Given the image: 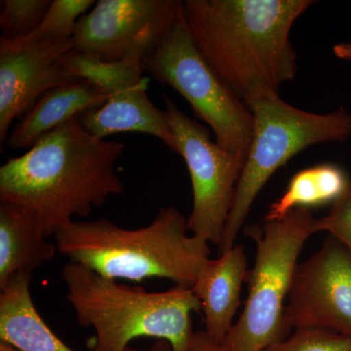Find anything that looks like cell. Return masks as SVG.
<instances>
[{
    "label": "cell",
    "instance_id": "obj_1",
    "mask_svg": "<svg viewBox=\"0 0 351 351\" xmlns=\"http://www.w3.org/2000/svg\"><path fill=\"white\" fill-rule=\"evenodd\" d=\"M124 149L122 143L95 137L73 117L0 167V201L29 210L46 237H54L75 217L124 193L115 172Z\"/></svg>",
    "mask_w": 351,
    "mask_h": 351
},
{
    "label": "cell",
    "instance_id": "obj_2",
    "mask_svg": "<svg viewBox=\"0 0 351 351\" xmlns=\"http://www.w3.org/2000/svg\"><path fill=\"white\" fill-rule=\"evenodd\" d=\"M313 0H186L182 17L201 54L245 101L297 75L290 32Z\"/></svg>",
    "mask_w": 351,
    "mask_h": 351
},
{
    "label": "cell",
    "instance_id": "obj_3",
    "mask_svg": "<svg viewBox=\"0 0 351 351\" xmlns=\"http://www.w3.org/2000/svg\"><path fill=\"white\" fill-rule=\"evenodd\" d=\"M188 219L163 207L149 225L128 230L108 219L73 221L54 235L58 253L113 280L169 279L193 289L211 255L209 243L189 234Z\"/></svg>",
    "mask_w": 351,
    "mask_h": 351
},
{
    "label": "cell",
    "instance_id": "obj_4",
    "mask_svg": "<svg viewBox=\"0 0 351 351\" xmlns=\"http://www.w3.org/2000/svg\"><path fill=\"white\" fill-rule=\"evenodd\" d=\"M62 279L76 320L94 329L89 351H126L141 337L168 341L173 351H189L195 335L191 315L202 311L193 289L176 285L149 292L73 262L64 265Z\"/></svg>",
    "mask_w": 351,
    "mask_h": 351
},
{
    "label": "cell",
    "instance_id": "obj_5",
    "mask_svg": "<svg viewBox=\"0 0 351 351\" xmlns=\"http://www.w3.org/2000/svg\"><path fill=\"white\" fill-rule=\"evenodd\" d=\"M244 103L253 115V138L235 188L219 254L234 246L252 205L277 170L311 145L343 142L351 136V113L343 108L325 114L308 112L272 91L258 92Z\"/></svg>",
    "mask_w": 351,
    "mask_h": 351
},
{
    "label": "cell",
    "instance_id": "obj_6",
    "mask_svg": "<svg viewBox=\"0 0 351 351\" xmlns=\"http://www.w3.org/2000/svg\"><path fill=\"white\" fill-rule=\"evenodd\" d=\"M248 232L257 243L255 263L245 281L243 311L221 343L225 351H263L291 334L284 320L291 281L304 245L319 232L318 219L306 208Z\"/></svg>",
    "mask_w": 351,
    "mask_h": 351
},
{
    "label": "cell",
    "instance_id": "obj_7",
    "mask_svg": "<svg viewBox=\"0 0 351 351\" xmlns=\"http://www.w3.org/2000/svg\"><path fill=\"white\" fill-rule=\"evenodd\" d=\"M142 68L157 82L181 94L196 117L213 130L216 143L243 167L253 138V115L201 54L182 13L143 57Z\"/></svg>",
    "mask_w": 351,
    "mask_h": 351
},
{
    "label": "cell",
    "instance_id": "obj_8",
    "mask_svg": "<svg viewBox=\"0 0 351 351\" xmlns=\"http://www.w3.org/2000/svg\"><path fill=\"white\" fill-rule=\"evenodd\" d=\"M163 101L164 117L188 166L193 186L189 230L219 248L243 167L218 143L212 142L209 129L182 112L169 97L164 96Z\"/></svg>",
    "mask_w": 351,
    "mask_h": 351
},
{
    "label": "cell",
    "instance_id": "obj_9",
    "mask_svg": "<svg viewBox=\"0 0 351 351\" xmlns=\"http://www.w3.org/2000/svg\"><path fill=\"white\" fill-rule=\"evenodd\" d=\"M181 0H99L80 18L73 50L105 62L144 57L181 17Z\"/></svg>",
    "mask_w": 351,
    "mask_h": 351
},
{
    "label": "cell",
    "instance_id": "obj_10",
    "mask_svg": "<svg viewBox=\"0 0 351 351\" xmlns=\"http://www.w3.org/2000/svg\"><path fill=\"white\" fill-rule=\"evenodd\" d=\"M284 320L290 331L320 328L351 338V252L329 235L295 267Z\"/></svg>",
    "mask_w": 351,
    "mask_h": 351
},
{
    "label": "cell",
    "instance_id": "obj_11",
    "mask_svg": "<svg viewBox=\"0 0 351 351\" xmlns=\"http://www.w3.org/2000/svg\"><path fill=\"white\" fill-rule=\"evenodd\" d=\"M71 50L73 38H0V142L5 144L15 120L46 92L80 82L63 66L64 55Z\"/></svg>",
    "mask_w": 351,
    "mask_h": 351
},
{
    "label": "cell",
    "instance_id": "obj_12",
    "mask_svg": "<svg viewBox=\"0 0 351 351\" xmlns=\"http://www.w3.org/2000/svg\"><path fill=\"white\" fill-rule=\"evenodd\" d=\"M247 274L242 245H234L215 260L208 258L199 270L193 291L202 306L204 331L217 343H223L232 330Z\"/></svg>",
    "mask_w": 351,
    "mask_h": 351
},
{
    "label": "cell",
    "instance_id": "obj_13",
    "mask_svg": "<svg viewBox=\"0 0 351 351\" xmlns=\"http://www.w3.org/2000/svg\"><path fill=\"white\" fill-rule=\"evenodd\" d=\"M147 82L110 94L100 107L78 117L84 128L99 138L126 132L149 134L160 140L171 152L179 154L177 140L170 130L163 110L154 107L147 96Z\"/></svg>",
    "mask_w": 351,
    "mask_h": 351
},
{
    "label": "cell",
    "instance_id": "obj_14",
    "mask_svg": "<svg viewBox=\"0 0 351 351\" xmlns=\"http://www.w3.org/2000/svg\"><path fill=\"white\" fill-rule=\"evenodd\" d=\"M108 96L86 80L53 88L15 122L5 144L12 149H29L39 138L82 113L100 107Z\"/></svg>",
    "mask_w": 351,
    "mask_h": 351
},
{
    "label": "cell",
    "instance_id": "obj_15",
    "mask_svg": "<svg viewBox=\"0 0 351 351\" xmlns=\"http://www.w3.org/2000/svg\"><path fill=\"white\" fill-rule=\"evenodd\" d=\"M32 274L19 272L0 288V341L20 351H75L38 313L31 294Z\"/></svg>",
    "mask_w": 351,
    "mask_h": 351
},
{
    "label": "cell",
    "instance_id": "obj_16",
    "mask_svg": "<svg viewBox=\"0 0 351 351\" xmlns=\"http://www.w3.org/2000/svg\"><path fill=\"white\" fill-rule=\"evenodd\" d=\"M36 215L13 203L0 201V288L15 274L31 271L56 256Z\"/></svg>",
    "mask_w": 351,
    "mask_h": 351
},
{
    "label": "cell",
    "instance_id": "obj_17",
    "mask_svg": "<svg viewBox=\"0 0 351 351\" xmlns=\"http://www.w3.org/2000/svg\"><path fill=\"white\" fill-rule=\"evenodd\" d=\"M350 186L346 171L335 164H321L299 171L283 195L270 205L265 221H280L299 208L332 204Z\"/></svg>",
    "mask_w": 351,
    "mask_h": 351
},
{
    "label": "cell",
    "instance_id": "obj_18",
    "mask_svg": "<svg viewBox=\"0 0 351 351\" xmlns=\"http://www.w3.org/2000/svg\"><path fill=\"white\" fill-rule=\"evenodd\" d=\"M142 59L134 56L119 62H105L71 50L64 55L63 66L69 76L92 83L108 97L145 82L147 77H143Z\"/></svg>",
    "mask_w": 351,
    "mask_h": 351
},
{
    "label": "cell",
    "instance_id": "obj_19",
    "mask_svg": "<svg viewBox=\"0 0 351 351\" xmlns=\"http://www.w3.org/2000/svg\"><path fill=\"white\" fill-rule=\"evenodd\" d=\"M52 0H4L1 1V38H22L29 36L43 22Z\"/></svg>",
    "mask_w": 351,
    "mask_h": 351
},
{
    "label": "cell",
    "instance_id": "obj_20",
    "mask_svg": "<svg viewBox=\"0 0 351 351\" xmlns=\"http://www.w3.org/2000/svg\"><path fill=\"white\" fill-rule=\"evenodd\" d=\"M95 4L94 0H52L43 22L29 36L46 39L73 38L80 18Z\"/></svg>",
    "mask_w": 351,
    "mask_h": 351
},
{
    "label": "cell",
    "instance_id": "obj_21",
    "mask_svg": "<svg viewBox=\"0 0 351 351\" xmlns=\"http://www.w3.org/2000/svg\"><path fill=\"white\" fill-rule=\"evenodd\" d=\"M263 351H351V338L320 328H297Z\"/></svg>",
    "mask_w": 351,
    "mask_h": 351
},
{
    "label": "cell",
    "instance_id": "obj_22",
    "mask_svg": "<svg viewBox=\"0 0 351 351\" xmlns=\"http://www.w3.org/2000/svg\"><path fill=\"white\" fill-rule=\"evenodd\" d=\"M318 232H326L351 252V186L332 203L329 213L318 219Z\"/></svg>",
    "mask_w": 351,
    "mask_h": 351
},
{
    "label": "cell",
    "instance_id": "obj_23",
    "mask_svg": "<svg viewBox=\"0 0 351 351\" xmlns=\"http://www.w3.org/2000/svg\"><path fill=\"white\" fill-rule=\"evenodd\" d=\"M126 351H141L138 348L129 346ZM147 351H173L172 346L168 341H157ZM189 351H225L221 343H217L213 339L210 338L205 331L195 332L193 341H191Z\"/></svg>",
    "mask_w": 351,
    "mask_h": 351
},
{
    "label": "cell",
    "instance_id": "obj_24",
    "mask_svg": "<svg viewBox=\"0 0 351 351\" xmlns=\"http://www.w3.org/2000/svg\"><path fill=\"white\" fill-rule=\"evenodd\" d=\"M332 52H334L335 56L351 63V43L336 44L332 47Z\"/></svg>",
    "mask_w": 351,
    "mask_h": 351
},
{
    "label": "cell",
    "instance_id": "obj_25",
    "mask_svg": "<svg viewBox=\"0 0 351 351\" xmlns=\"http://www.w3.org/2000/svg\"><path fill=\"white\" fill-rule=\"evenodd\" d=\"M0 351H20L13 346L9 345L5 341H0Z\"/></svg>",
    "mask_w": 351,
    "mask_h": 351
}]
</instances>
